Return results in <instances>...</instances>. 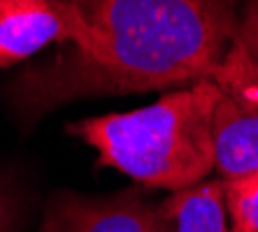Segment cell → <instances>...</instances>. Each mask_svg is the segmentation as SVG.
Returning a JSON list of instances; mask_svg holds the SVG:
<instances>
[{
	"label": "cell",
	"mask_w": 258,
	"mask_h": 232,
	"mask_svg": "<svg viewBox=\"0 0 258 232\" xmlns=\"http://www.w3.org/2000/svg\"><path fill=\"white\" fill-rule=\"evenodd\" d=\"M21 202L12 184L0 179V232H17Z\"/></svg>",
	"instance_id": "cell-10"
},
{
	"label": "cell",
	"mask_w": 258,
	"mask_h": 232,
	"mask_svg": "<svg viewBox=\"0 0 258 232\" xmlns=\"http://www.w3.org/2000/svg\"><path fill=\"white\" fill-rule=\"evenodd\" d=\"M68 44L79 54H93L96 42L84 21L60 0H47L0 19V70L28 60L49 44Z\"/></svg>",
	"instance_id": "cell-4"
},
{
	"label": "cell",
	"mask_w": 258,
	"mask_h": 232,
	"mask_svg": "<svg viewBox=\"0 0 258 232\" xmlns=\"http://www.w3.org/2000/svg\"><path fill=\"white\" fill-rule=\"evenodd\" d=\"M214 172L235 179L258 172V107H244L221 96L212 121Z\"/></svg>",
	"instance_id": "cell-5"
},
{
	"label": "cell",
	"mask_w": 258,
	"mask_h": 232,
	"mask_svg": "<svg viewBox=\"0 0 258 232\" xmlns=\"http://www.w3.org/2000/svg\"><path fill=\"white\" fill-rule=\"evenodd\" d=\"M47 3V0H0V19L7 14L17 12V10H26V7H37Z\"/></svg>",
	"instance_id": "cell-11"
},
{
	"label": "cell",
	"mask_w": 258,
	"mask_h": 232,
	"mask_svg": "<svg viewBox=\"0 0 258 232\" xmlns=\"http://www.w3.org/2000/svg\"><path fill=\"white\" fill-rule=\"evenodd\" d=\"M230 232H258V172L221 179Z\"/></svg>",
	"instance_id": "cell-8"
},
{
	"label": "cell",
	"mask_w": 258,
	"mask_h": 232,
	"mask_svg": "<svg viewBox=\"0 0 258 232\" xmlns=\"http://www.w3.org/2000/svg\"><path fill=\"white\" fill-rule=\"evenodd\" d=\"M214 84L230 100L244 107H258V60L230 44L219 67L212 74Z\"/></svg>",
	"instance_id": "cell-7"
},
{
	"label": "cell",
	"mask_w": 258,
	"mask_h": 232,
	"mask_svg": "<svg viewBox=\"0 0 258 232\" xmlns=\"http://www.w3.org/2000/svg\"><path fill=\"white\" fill-rule=\"evenodd\" d=\"M96 42L93 54L63 44L7 86L26 125L82 98L177 91L205 79L228 54L242 0H60Z\"/></svg>",
	"instance_id": "cell-1"
},
{
	"label": "cell",
	"mask_w": 258,
	"mask_h": 232,
	"mask_svg": "<svg viewBox=\"0 0 258 232\" xmlns=\"http://www.w3.org/2000/svg\"><path fill=\"white\" fill-rule=\"evenodd\" d=\"M214 79L168 91L149 107L91 116L68 125V135L98 151V167L119 170L144 188L181 193L214 172Z\"/></svg>",
	"instance_id": "cell-2"
},
{
	"label": "cell",
	"mask_w": 258,
	"mask_h": 232,
	"mask_svg": "<svg viewBox=\"0 0 258 232\" xmlns=\"http://www.w3.org/2000/svg\"><path fill=\"white\" fill-rule=\"evenodd\" d=\"M233 47H237L246 56L258 60V0H244L242 3Z\"/></svg>",
	"instance_id": "cell-9"
},
{
	"label": "cell",
	"mask_w": 258,
	"mask_h": 232,
	"mask_svg": "<svg viewBox=\"0 0 258 232\" xmlns=\"http://www.w3.org/2000/svg\"><path fill=\"white\" fill-rule=\"evenodd\" d=\"M40 232H174V220L165 200L156 202L140 188L102 197L58 193Z\"/></svg>",
	"instance_id": "cell-3"
},
{
	"label": "cell",
	"mask_w": 258,
	"mask_h": 232,
	"mask_svg": "<svg viewBox=\"0 0 258 232\" xmlns=\"http://www.w3.org/2000/svg\"><path fill=\"white\" fill-rule=\"evenodd\" d=\"M165 207L172 214L174 232H230L221 179H207L188 191L172 193Z\"/></svg>",
	"instance_id": "cell-6"
}]
</instances>
